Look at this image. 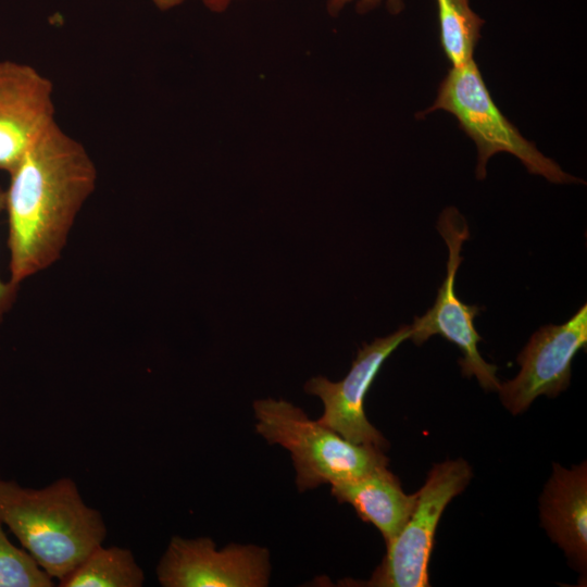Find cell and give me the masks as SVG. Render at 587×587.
Here are the masks:
<instances>
[{"instance_id": "cell-19", "label": "cell", "mask_w": 587, "mask_h": 587, "mask_svg": "<svg viewBox=\"0 0 587 587\" xmlns=\"http://www.w3.org/2000/svg\"><path fill=\"white\" fill-rule=\"evenodd\" d=\"M184 0H152V2L161 10L171 9L180 4Z\"/></svg>"}, {"instance_id": "cell-9", "label": "cell", "mask_w": 587, "mask_h": 587, "mask_svg": "<svg viewBox=\"0 0 587 587\" xmlns=\"http://www.w3.org/2000/svg\"><path fill=\"white\" fill-rule=\"evenodd\" d=\"M410 325H403L386 337L363 345L350 371L339 382L324 376L309 379L305 391L320 397L324 404L323 415L317 421L353 444L382 450L388 447L382 433L366 419L364 401L384 362L401 342L410 339Z\"/></svg>"}, {"instance_id": "cell-6", "label": "cell", "mask_w": 587, "mask_h": 587, "mask_svg": "<svg viewBox=\"0 0 587 587\" xmlns=\"http://www.w3.org/2000/svg\"><path fill=\"white\" fill-rule=\"evenodd\" d=\"M437 229L448 247L447 275L438 289L434 305L423 316L415 317L410 339L421 346L434 335H440L461 351L459 360L463 376H475L487 391H498V367L486 362L479 351L482 337L475 329L474 319L479 307L463 303L455 292V275L463 260V242L470 237L467 223L454 207L446 208L437 222Z\"/></svg>"}, {"instance_id": "cell-4", "label": "cell", "mask_w": 587, "mask_h": 587, "mask_svg": "<svg viewBox=\"0 0 587 587\" xmlns=\"http://www.w3.org/2000/svg\"><path fill=\"white\" fill-rule=\"evenodd\" d=\"M436 110L454 115L460 128L475 142L477 148L475 172L479 180L487 175L488 160L496 153L507 152L516 157L529 173L541 175L551 183L583 182L544 155L502 114L491 98L474 59L462 66L449 70L438 88L433 105L421 114L426 115Z\"/></svg>"}, {"instance_id": "cell-11", "label": "cell", "mask_w": 587, "mask_h": 587, "mask_svg": "<svg viewBox=\"0 0 587 587\" xmlns=\"http://www.w3.org/2000/svg\"><path fill=\"white\" fill-rule=\"evenodd\" d=\"M541 524L549 537L579 572L587 564V467L572 469L554 463L539 499Z\"/></svg>"}, {"instance_id": "cell-15", "label": "cell", "mask_w": 587, "mask_h": 587, "mask_svg": "<svg viewBox=\"0 0 587 587\" xmlns=\"http://www.w3.org/2000/svg\"><path fill=\"white\" fill-rule=\"evenodd\" d=\"M54 579L24 548L14 546L0 524V587H53Z\"/></svg>"}, {"instance_id": "cell-7", "label": "cell", "mask_w": 587, "mask_h": 587, "mask_svg": "<svg viewBox=\"0 0 587 587\" xmlns=\"http://www.w3.org/2000/svg\"><path fill=\"white\" fill-rule=\"evenodd\" d=\"M268 576L266 549L233 544L217 550L207 537H173L157 566L163 587H263Z\"/></svg>"}, {"instance_id": "cell-1", "label": "cell", "mask_w": 587, "mask_h": 587, "mask_svg": "<svg viewBox=\"0 0 587 587\" xmlns=\"http://www.w3.org/2000/svg\"><path fill=\"white\" fill-rule=\"evenodd\" d=\"M9 280L21 283L53 265L97 183L85 147L52 122L9 173Z\"/></svg>"}, {"instance_id": "cell-2", "label": "cell", "mask_w": 587, "mask_h": 587, "mask_svg": "<svg viewBox=\"0 0 587 587\" xmlns=\"http://www.w3.org/2000/svg\"><path fill=\"white\" fill-rule=\"evenodd\" d=\"M0 524L58 582L103 544L107 526L76 483L61 477L42 488L0 477Z\"/></svg>"}, {"instance_id": "cell-17", "label": "cell", "mask_w": 587, "mask_h": 587, "mask_svg": "<svg viewBox=\"0 0 587 587\" xmlns=\"http://www.w3.org/2000/svg\"><path fill=\"white\" fill-rule=\"evenodd\" d=\"M5 208V190L0 187V212ZM20 286L12 284L10 280L0 278V322L11 311L16 300Z\"/></svg>"}, {"instance_id": "cell-12", "label": "cell", "mask_w": 587, "mask_h": 587, "mask_svg": "<svg viewBox=\"0 0 587 587\" xmlns=\"http://www.w3.org/2000/svg\"><path fill=\"white\" fill-rule=\"evenodd\" d=\"M330 485L338 502L351 504L361 520L373 524L386 546L401 532L417 499L416 494L403 492L399 479L387 467L359 479Z\"/></svg>"}, {"instance_id": "cell-8", "label": "cell", "mask_w": 587, "mask_h": 587, "mask_svg": "<svg viewBox=\"0 0 587 587\" xmlns=\"http://www.w3.org/2000/svg\"><path fill=\"white\" fill-rule=\"evenodd\" d=\"M586 345L587 304L561 325L540 327L517 357L519 374L500 384L502 404L516 415L541 395L557 397L570 385L572 361Z\"/></svg>"}, {"instance_id": "cell-18", "label": "cell", "mask_w": 587, "mask_h": 587, "mask_svg": "<svg viewBox=\"0 0 587 587\" xmlns=\"http://www.w3.org/2000/svg\"><path fill=\"white\" fill-rule=\"evenodd\" d=\"M238 0H202L203 4L211 10L212 12H223L225 11L232 2Z\"/></svg>"}, {"instance_id": "cell-14", "label": "cell", "mask_w": 587, "mask_h": 587, "mask_svg": "<svg viewBox=\"0 0 587 587\" xmlns=\"http://www.w3.org/2000/svg\"><path fill=\"white\" fill-rule=\"evenodd\" d=\"M436 2L442 51L452 67L462 66L473 59L484 20L471 9L469 0Z\"/></svg>"}, {"instance_id": "cell-10", "label": "cell", "mask_w": 587, "mask_h": 587, "mask_svg": "<svg viewBox=\"0 0 587 587\" xmlns=\"http://www.w3.org/2000/svg\"><path fill=\"white\" fill-rule=\"evenodd\" d=\"M52 83L28 64L0 61V170H14L54 122Z\"/></svg>"}, {"instance_id": "cell-3", "label": "cell", "mask_w": 587, "mask_h": 587, "mask_svg": "<svg viewBox=\"0 0 587 587\" xmlns=\"http://www.w3.org/2000/svg\"><path fill=\"white\" fill-rule=\"evenodd\" d=\"M253 409L257 432L291 453L300 491L359 479L388 465L382 449L347 440L288 401L261 399Z\"/></svg>"}, {"instance_id": "cell-5", "label": "cell", "mask_w": 587, "mask_h": 587, "mask_svg": "<svg viewBox=\"0 0 587 587\" xmlns=\"http://www.w3.org/2000/svg\"><path fill=\"white\" fill-rule=\"evenodd\" d=\"M472 478L469 463L462 459L437 463L416 492L415 508L397 537L387 545V553L364 586H429L428 563L436 528L448 503Z\"/></svg>"}, {"instance_id": "cell-16", "label": "cell", "mask_w": 587, "mask_h": 587, "mask_svg": "<svg viewBox=\"0 0 587 587\" xmlns=\"http://www.w3.org/2000/svg\"><path fill=\"white\" fill-rule=\"evenodd\" d=\"M352 1L354 0H327V12L330 15H337L347 4L351 3ZM383 1H386L391 13H399L402 10V0H358L357 8L360 13H365L377 7Z\"/></svg>"}, {"instance_id": "cell-13", "label": "cell", "mask_w": 587, "mask_h": 587, "mask_svg": "<svg viewBox=\"0 0 587 587\" xmlns=\"http://www.w3.org/2000/svg\"><path fill=\"white\" fill-rule=\"evenodd\" d=\"M143 584L145 573L133 551L103 544L58 582L60 587H141Z\"/></svg>"}]
</instances>
